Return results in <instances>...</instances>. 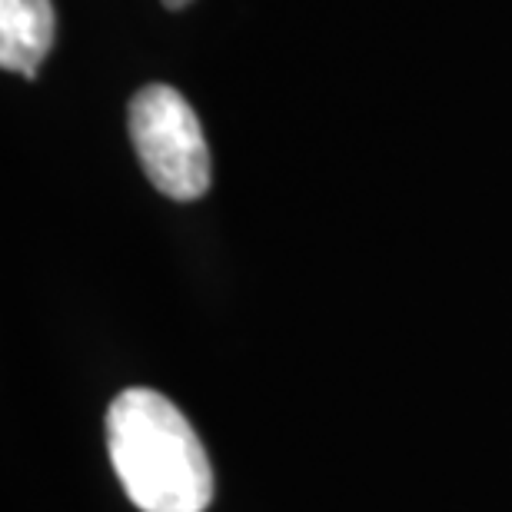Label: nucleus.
<instances>
[{"mask_svg":"<svg viewBox=\"0 0 512 512\" xmlns=\"http://www.w3.org/2000/svg\"><path fill=\"white\" fill-rule=\"evenodd\" d=\"M114 473L140 512H203L213 469L187 416L157 389H124L107 409Z\"/></svg>","mask_w":512,"mask_h":512,"instance_id":"nucleus-1","label":"nucleus"},{"mask_svg":"<svg viewBox=\"0 0 512 512\" xmlns=\"http://www.w3.org/2000/svg\"><path fill=\"white\" fill-rule=\"evenodd\" d=\"M130 143L150 183L170 200H200L210 187V150L193 107L167 84L143 87L127 110Z\"/></svg>","mask_w":512,"mask_h":512,"instance_id":"nucleus-2","label":"nucleus"},{"mask_svg":"<svg viewBox=\"0 0 512 512\" xmlns=\"http://www.w3.org/2000/svg\"><path fill=\"white\" fill-rule=\"evenodd\" d=\"M57 37V14L30 0H0V67L34 77Z\"/></svg>","mask_w":512,"mask_h":512,"instance_id":"nucleus-3","label":"nucleus"},{"mask_svg":"<svg viewBox=\"0 0 512 512\" xmlns=\"http://www.w3.org/2000/svg\"><path fill=\"white\" fill-rule=\"evenodd\" d=\"M190 0H163V7H170V10H180V7H187Z\"/></svg>","mask_w":512,"mask_h":512,"instance_id":"nucleus-4","label":"nucleus"}]
</instances>
